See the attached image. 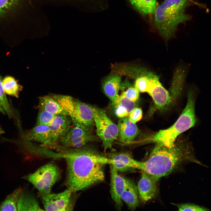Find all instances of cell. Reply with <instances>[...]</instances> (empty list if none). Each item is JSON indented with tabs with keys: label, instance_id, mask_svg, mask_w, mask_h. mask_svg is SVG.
I'll return each instance as SVG.
<instances>
[{
	"label": "cell",
	"instance_id": "cell-29",
	"mask_svg": "<svg viewBox=\"0 0 211 211\" xmlns=\"http://www.w3.org/2000/svg\"><path fill=\"white\" fill-rule=\"evenodd\" d=\"M20 1V0H0V19L16 8Z\"/></svg>",
	"mask_w": 211,
	"mask_h": 211
},
{
	"label": "cell",
	"instance_id": "cell-35",
	"mask_svg": "<svg viewBox=\"0 0 211 211\" xmlns=\"http://www.w3.org/2000/svg\"><path fill=\"white\" fill-rule=\"evenodd\" d=\"M4 133V131L0 126V135Z\"/></svg>",
	"mask_w": 211,
	"mask_h": 211
},
{
	"label": "cell",
	"instance_id": "cell-23",
	"mask_svg": "<svg viewBox=\"0 0 211 211\" xmlns=\"http://www.w3.org/2000/svg\"><path fill=\"white\" fill-rule=\"evenodd\" d=\"M137 10L144 15L154 13L157 6L156 0H129Z\"/></svg>",
	"mask_w": 211,
	"mask_h": 211
},
{
	"label": "cell",
	"instance_id": "cell-17",
	"mask_svg": "<svg viewBox=\"0 0 211 211\" xmlns=\"http://www.w3.org/2000/svg\"><path fill=\"white\" fill-rule=\"evenodd\" d=\"M121 81V76L112 73L103 80L102 87L106 96L112 102L117 97Z\"/></svg>",
	"mask_w": 211,
	"mask_h": 211
},
{
	"label": "cell",
	"instance_id": "cell-33",
	"mask_svg": "<svg viewBox=\"0 0 211 211\" xmlns=\"http://www.w3.org/2000/svg\"><path fill=\"white\" fill-rule=\"evenodd\" d=\"M142 117V112L141 108H135L130 113L128 118L130 121L136 123L140 120Z\"/></svg>",
	"mask_w": 211,
	"mask_h": 211
},
{
	"label": "cell",
	"instance_id": "cell-28",
	"mask_svg": "<svg viewBox=\"0 0 211 211\" xmlns=\"http://www.w3.org/2000/svg\"><path fill=\"white\" fill-rule=\"evenodd\" d=\"M154 73L149 71L135 79L134 86L139 92H147L150 82V79Z\"/></svg>",
	"mask_w": 211,
	"mask_h": 211
},
{
	"label": "cell",
	"instance_id": "cell-19",
	"mask_svg": "<svg viewBox=\"0 0 211 211\" xmlns=\"http://www.w3.org/2000/svg\"><path fill=\"white\" fill-rule=\"evenodd\" d=\"M111 67L112 72L121 76H126L135 79L149 71L143 67L125 63H115L113 64Z\"/></svg>",
	"mask_w": 211,
	"mask_h": 211
},
{
	"label": "cell",
	"instance_id": "cell-16",
	"mask_svg": "<svg viewBox=\"0 0 211 211\" xmlns=\"http://www.w3.org/2000/svg\"><path fill=\"white\" fill-rule=\"evenodd\" d=\"M26 139L39 142L44 146L53 147L49 126L37 124L26 133Z\"/></svg>",
	"mask_w": 211,
	"mask_h": 211
},
{
	"label": "cell",
	"instance_id": "cell-31",
	"mask_svg": "<svg viewBox=\"0 0 211 211\" xmlns=\"http://www.w3.org/2000/svg\"><path fill=\"white\" fill-rule=\"evenodd\" d=\"M56 115L45 110L39 109L37 124L49 126Z\"/></svg>",
	"mask_w": 211,
	"mask_h": 211
},
{
	"label": "cell",
	"instance_id": "cell-8",
	"mask_svg": "<svg viewBox=\"0 0 211 211\" xmlns=\"http://www.w3.org/2000/svg\"><path fill=\"white\" fill-rule=\"evenodd\" d=\"M74 111L70 116L74 126L89 132L95 124L92 106L74 99Z\"/></svg>",
	"mask_w": 211,
	"mask_h": 211
},
{
	"label": "cell",
	"instance_id": "cell-1",
	"mask_svg": "<svg viewBox=\"0 0 211 211\" xmlns=\"http://www.w3.org/2000/svg\"><path fill=\"white\" fill-rule=\"evenodd\" d=\"M57 156L63 158L67 164L65 184L73 192L82 190L103 181L104 166L109 164V158L92 149L59 147Z\"/></svg>",
	"mask_w": 211,
	"mask_h": 211
},
{
	"label": "cell",
	"instance_id": "cell-9",
	"mask_svg": "<svg viewBox=\"0 0 211 211\" xmlns=\"http://www.w3.org/2000/svg\"><path fill=\"white\" fill-rule=\"evenodd\" d=\"M147 92L152 97L159 110L166 109L172 102L173 99L171 95L162 86L158 76L154 74L150 79Z\"/></svg>",
	"mask_w": 211,
	"mask_h": 211
},
{
	"label": "cell",
	"instance_id": "cell-27",
	"mask_svg": "<svg viewBox=\"0 0 211 211\" xmlns=\"http://www.w3.org/2000/svg\"><path fill=\"white\" fill-rule=\"evenodd\" d=\"M52 96L57 101L63 109L70 117L74 111V99L71 96L66 95L54 94Z\"/></svg>",
	"mask_w": 211,
	"mask_h": 211
},
{
	"label": "cell",
	"instance_id": "cell-13",
	"mask_svg": "<svg viewBox=\"0 0 211 211\" xmlns=\"http://www.w3.org/2000/svg\"><path fill=\"white\" fill-rule=\"evenodd\" d=\"M110 165L118 171L125 172L132 169L139 170L141 161L134 159L129 154L121 152L110 155Z\"/></svg>",
	"mask_w": 211,
	"mask_h": 211
},
{
	"label": "cell",
	"instance_id": "cell-26",
	"mask_svg": "<svg viewBox=\"0 0 211 211\" xmlns=\"http://www.w3.org/2000/svg\"><path fill=\"white\" fill-rule=\"evenodd\" d=\"M2 83L6 93L16 97H18L22 87L13 77L10 76L5 77L3 80Z\"/></svg>",
	"mask_w": 211,
	"mask_h": 211
},
{
	"label": "cell",
	"instance_id": "cell-14",
	"mask_svg": "<svg viewBox=\"0 0 211 211\" xmlns=\"http://www.w3.org/2000/svg\"><path fill=\"white\" fill-rule=\"evenodd\" d=\"M110 166V195L118 207L120 209L122 205L121 194L127 186L128 179L120 176L112 165Z\"/></svg>",
	"mask_w": 211,
	"mask_h": 211
},
{
	"label": "cell",
	"instance_id": "cell-7",
	"mask_svg": "<svg viewBox=\"0 0 211 211\" xmlns=\"http://www.w3.org/2000/svg\"><path fill=\"white\" fill-rule=\"evenodd\" d=\"M75 193L67 188L61 193L40 197L45 210L70 211L74 207Z\"/></svg>",
	"mask_w": 211,
	"mask_h": 211
},
{
	"label": "cell",
	"instance_id": "cell-21",
	"mask_svg": "<svg viewBox=\"0 0 211 211\" xmlns=\"http://www.w3.org/2000/svg\"><path fill=\"white\" fill-rule=\"evenodd\" d=\"M39 101V109L45 110L55 115L69 116L52 96L40 97Z\"/></svg>",
	"mask_w": 211,
	"mask_h": 211
},
{
	"label": "cell",
	"instance_id": "cell-36",
	"mask_svg": "<svg viewBox=\"0 0 211 211\" xmlns=\"http://www.w3.org/2000/svg\"><path fill=\"white\" fill-rule=\"evenodd\" d=\"M0 211H1V206L0 204Z\"/></svg>",
	"mask_w": 211,
	"mask_h": 211
},
{
	"label": "cell",
	"instance_id": "cell-32",
	"mask_svg": "<svg viewBox=\"0 0 211 211\" xmlns=\"http://www.w3.org/2000/svg\"><path fill=\"white\" fill-rule=\"evenodd\" d=\"M178 210L180 211H208L207 208L195 204L190 203H184L176 205Z\"/></svg>",
	"mask_w": 211,
	"mask_h": 211
},
{
	"label": "cell",
	"instance_id": "cell-18",
	"mask_svg": "<svg viewBox=\"0 0 211 211\" xmlns=\"http://www.w3.org/2000/svg\"><path fill=\"white\" fill-rule=\"evenodd\" d=\"M112 102L114 113L120 118L128 117L130 113L136 105L135 102L119 94Z\"/></svg>",
	"mask_w": 211,
	"mask_h": 211
},
{
	"label": "cell",
	"instance_id": "cell-2",
	"mask_svg": "<svg viewBox=\"0 0 211 211\" xmlns=\"http://www.w3.org/2000/svg\"><path fill=\"white\" fill-rule=\"evenodd\" d=\"M190 163L207 167L196 158L192 146L188 140L178 141L171 147L156 144L148 159L141 161L139 170L159 180Z\"/></svg>",
	"mask_w": 211,
	"mask_h": 211
},
{
	"label": "cell",
	"instance_id": "cell-25",
	"mask_svg": "<svg viewBox=\"0 0 211 211\" xmlns=\"http://www.w3.org/2000/svg\"><path fill=\"white\" fill-rule=\"evenodd\" d=\"M119 91L120 94L128 99L134 102H136L139 98V92L137 89L129 81L125 79L121 82Z\"/></svg>",
	"mask_w": 211,
	"mask_h": 211
},
{
	"label": "cell",
	"instance_id": "cell-3",
	"mask_svg": "<svg viewBox=\"0 0 211 211\" xmlns=\"http://www.w3.org/2000/svg\"><path fill=\"white\" fill-rule=\"evenodd\" d=\"M193 4L204 7L194 0H165L157 6L154 13L155 22L162 35L170 38L179 25L191 19V16L186 13L185 10Z\"/></svg>",
	"mask_w": 211,
	"mask_h": 211
},
{
	"label": "cell",
	"instance_id": "cell-30",
	"mask_svg": "<svg viewBox=\"0 0 211 211\" xmlns=\"http://www.w3.org/2000/svg\"><path fill=\"white\" fill-rule=\"evenodd\" d=\"M3 80L0 75V105L8 117L12 118L13 113L6 98L3 85Z\"/></svg>",
	"mask_w": 211,
	"mask_h": 211
},
{
	"label": "cell",
	"instance_id": "cell-22",
	"mask_svg": "<svg viewBox=\"0 0 211 211\" xmlns=\"http://www.w3.org/2000/svg\"><path fill=\"white\" fill-rule=\"evenodd\" d=\"M18 211H43L35 198L24 191L21 195L17 205Z\"/></svg>",
	"mask_w": 211,
	"mask_h": 211
},
{
	"label": "cell",
	"instance_id": "cell-20",
	"mask_svg": "<svg viewBox=\"0 0 211 211\" xmlns=\"http://www.w3.org/2000/svg\"><path fill=\"white\" fill-rule=\"evenodd\" d=\"M137 187L129 180L121 195L122 201H124L129 209L135 210L139 206V201Z\"/></svg>",
	"mask_w": 211,
	"mask_h": 211
},
{
	"label": "cell",
	"instance_id": "cell-24",
	"mask_svg": "<svg viewBox=\"0 0 211 211\" xmlns=\"http://www.w3.org/2000/svg\"><path fill=\"white\" fill-rule=\"evenodd\" d=\"M24 190L18 188L8 195L0 204L1 211H18V201Z\"/></svg>",
	"mask_w": 211,
	"mask_h": 211
},
{
	"label": "cell",
	"instance_id": "cell-10",
	"mask_svg": "<svg viewBox=\"0 0 211 211\" xmlns=\"http://www.w3.org/2000/svg\"><path fill=\"white\" fill-rule=\"evenodd\" d=\"M93 138L87 131L79 127H71L66 135L59 141L62 147L78 148L83 147L87 143L94 140Z\"/></svg>",
	"mask_w": 211,
	"mask_h": 211
},
{
	"label": "cell",
	"instance_id": "cell-4",
	"mask_svg": "<svg viewBox=\"0 0 211 211\" xmlns=\"http://www.w3.org/2000/svg\"><path fill=\"white\" fill-rule=\"evenodd\" d=\"M198 89L191 88L188 91L186 104L181 115L171 127L161 130L152 136L150 141L169 147H173L177 137L195 125L198 120L195 113V103Z\"/></svg>",
	"mask_w": 211,
	"mask_h": 211
},
{
	"label": "cell",
	"instance_id": "cell-11",
	"mask_svg": "<svg viewBox=\"0 0 211 211\" xmlns=\"http://www.w3.org/2000/svg\"><path fill=\"white\" fill-rule=\"evenodd\" d=\"M158 180L153 176L142 171L137 188L139 198L142 202H146L154 197L157 191Z\"/></svg>",
	"mask_w": 211,
	"mask_h": 211
},
{
	"label": "cell",
	"instance_id": "cell-5",
	"mask_svg": "<svg viewBox=\"0 0 211 211\" xmlns=\"http://www.w3.org/2000/svg\"><path fill=\"white\" fill-rule=\"evenodd\" d=\"M61 174L59 167L54 163L50 162L22 178L31 183L38 190L40 196L51 193L52 188L60 178Z\"/></svg>",
	"mask_w": 211,
	"mask_h": 211
},
{
	"label": "cell",
	"instance_id": "cell-34",
	"mask_svg": "<svg viewBox=\"0 0 211 211\" xmlns=\"http://www.w3.org/2000/svg\"><path fill=\"white\" fill-rule=\"evenodd\" d=\"M0 113H1L4 114H5V112L4 109L1 107L0 105Z\"/></svg>",
	"mask_w": 211,
	"mask_h": 211
},
{
	"label": "cell",
	"instance_id": "cell-6",
	"mask_svg": "<svg viewBox=\"0 0 211 211\" xmlns=\"http://www.w3.org/2000/svg\"><path fill=\"white\" fill-rule=\"evenodd\" d=\"M97 135L101 139L105 149H111L114 141L118 136L117 125L107 116L105 111L92 106Z\"/></svg>",
	"mask_w": 211,
	"mask_h": 211
},
{
	"label": "cell",
	"instance_id": "cell-15",
	"mask_svg": "<svg viewBox=\"0 0 211 211\" xmlns=\"http://www.w3.org/2000/svg\"><path fill=\"white\" fill-rule=\"evenodd\" d=\"M117 125L119 139L123 143L131 142L140 132L136 123L130 121L128 117L120 118Z\"/></svg>",
	"mask_w": 211,
	"mask_h": 211
},
{
	"label": "cell",
	"instance_id": "cell-12",
	"mask_svg": "<svg viewBox=\"0 0 211 211\" xmlns=\"http://www.w3.org/2000/svg\"><path fill=\"white\" fill-rule=\"evenodd\" d=\"M72 122L71 117L68 115H56L49 126L53 148L57 146L58 141L64 136L71 127Z\"/></svg>",
	"mask_w": 211,
	"mask_h": 211
}]
</instances>
